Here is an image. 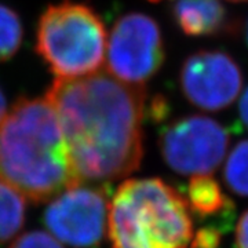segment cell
Returning a JSON list of instances; mask_svg holds the SVG:
<instances>
[{
	"mask_svg": "<svg viewBox=\"0 0 248 248\" xmlns=\"http://www.w3.org/2000/svg\"><path fill=\"white\" fill-rule=\"evenodd\" d=\"M25 222V199L0 182V244L16 237Z\"/></svg>",
	"mask_w": 248,
	"mask_h": 248,
	"instance_id": "obj_11",
	"label": "cell"
},
{
	"mask_svg": "<svg viewBox=\"0 0 248 248\" xmlns=\"http://www.w3.org/2000/svg\"><path fill=\"white\" fill-rule=\"evenodd\" d=\"M189 210L199 218H232L234 204L210 174L192 177L187 186Z\"/></svg>",
	"mask_w": 248,
	"mask_h": 248,
	"instance_id": "obj_10",
	"label": "cell"
},
{
	"mask_svg": "<svg viewBox=\"0 0 248 248\" xmlns=\"http://www.w3.org/2000/svg\"><path fill=\"white\" fill-rule=\"evenodd\" d=\"M9 248H63L53 234L42 231L28 232L13 241Z\"/></svg>",
	"mask_w": 248,
	"mask_h": 248,
	"instance_id": "obj_14",
	"label": "cell"
},
{
	"mask_svg": "<svg viewBox=\"0 0 248 248\" xmlns=\"http://www.w3.org/2000/svg\"><path fill=\"white\" fill-rule=\"evenodd\" d=\"M223 178L229 190L248 197V140L239 142L229 153L223 169Z\"/></svg>",
	"mask_w": 248,
	"mask_h": 248,
	"instance_id": "obj_12",
	"label": "cell"
},
{
	"mask_svg": "<svg viewBox=\"0 0 248 248\" xmlns=\"http://www.w3.org/2000/svg\"><path fill=\"white\" fill-rule=\"evenodd\" d=\"M239 115L241 122L246 124V127L248 128V87L244 90L243 95L240 98Z\"/></svg>",
	"mask_w": 248,
	"mask_h": 248,
	"instance_id": "obj_17",
	"label": "cell"
},
{
	"mask_svg": "<svg viewBox=\"0 0 248 248\" xmlns=\"http://www.w3.org/2000/svg\"><path fill=\"white\" fill-rule=\"evenodd\" d=\"M166 164L182 175L211 174L229 148V133L219 122L203 115L179 117L169 124L159 140Z\"/></svg>",
	"mask_w": 248,
	"mask_h": 248,
	"instance_id": "obj_6",
	"label": "cell"
},
{
	"mask_svg": "<svg viewBox=\"0 0 248 248\" xmlns=\"http://www.w3.org/2000/svg\"><path fill=\"white\" fill-rule=\"evenodd\" d=\"M22 24L18 14L0 4V62L10 60L22 43Z\"/></svg>",
	"mask_w": 248,
	"mask_h": 248,
	"instance_id": "obj_13",
	"label": "cell"
},
{
	"mask_svg": "<svg viewBox=\"0 0 248 248\" xmlns=\"http://www.w3.org/2000/svg\"><path fill=\"white\" fill-rule=\"evenodd\" d=\"M151 1H155V3H156V1H161V0H151Z\"/></svg>",
	"mask_w": 248,
	"mask_h": 248,
	"instance_id": "obj_21",
	"label": "cell"
},
{
	"mask_svg": "<svg viewBox=\"0 0 248 248\" xmlns=\"http://www.w3.org/2000/svg\"><path fill=\"white\" fill-rule=\"evenodd\" d=\"M7 110V105H6V98L3 95L1 90H0V117L4 115V112Z\"/></svg>",
	"mask_w": 248,
	"mask_h": 248,
	"instance_id": "obj_18",
	"label": "cell"
},
{
	"mask_svg": "<svg viewBox=\"0 0 248 248\" xmlns=\"http://www.w3.org/2000/svg\"><path fill=\"white\" fill-rule=\"evenodd\" d=\"M46 98L55 109L72 169L81 184L110 182L140 167L146 91L108 71L57 79Z\"/></svg>",
	"mask_w": 248,
	"mask_h": 248,
	"instance_id": "obj_1",
	"label": "cell"
},
{
	"mask_svg": "<svg viewBox=\"0 0 248 248\" xmlns=\"http://www.w3.org/2000/svg\"><path fill=\"white\" fill-rule=\"evenodd\" d=\"M171 13L187 36L229 35L236 31L234 19L221 0H172Z\"/></svg>",
	"mask_w": 248,
	"mask_h": 248,
	"instance_id": "obj_9",
	"label": "cell"
},
{
	"mask_svg": "<svg viewBox=\"0 0 248 248\" xmlns=\"http://www.w3.org/2000/svg\"><path fill=\"white\" fill-rule=\"evenodd\" d=\"M0 182L33 203L80 184L47 98H21L0 117Z\"/></svg>",
	"mask_w": 248,
	"mask_h": 248,
	"instance_id": "obj_2",
	"label": "cell"
},
{
	"mask_svg": "<svg viewBox=\"0 0 248 248\" xmlns=\"http://www.w3.org/2000/svg\"><path fill=\"white\" fill-rule=\"evenodd\" d=\"M223 232L225 229H222L217 223L203 226L193 233L189 246L190 248H219Z\"/></svg>",
	"mask_w": 248,
	"mask_h": 248,
	"instance_id": "obj_15",
	"label": "cell"
},
{
	"mask_svg": "<svg viewBox=\"0 0 248 248\" xmlns=\"http://www.w3.org/2000/svg\"><path fill=\"white\" fill-rule=\"evenodd\" d=\"M185 98L196 108L217 112L231 107L243 89V72L228 53L200 50L190 54L179 73Z\"/></svg>",
	"mask_w": 248,
	"mask_h": 248,
	"instance_id": "obj_8",
	"label": "cell"
},
{
	"mask_svg": "<svg viewBox=\"0 0 248 248\" xmlns=\"http://www.w3.org/2000/svg\"><path fill=\"white\" fill-rule=\"evenodd\" d=\"M108 35L94 10L75 1L47 7L36 32V50L58 79L101 71Z\"/></svg>",
	"mask_w": 248,
	"mask_h": 248,
	"instance_id": "obj_4",
	"label": "cell"
},
{
	"mask_svg": "<svg viewBox=\"0 0 248 248\" xmlns=\"http://www.w3.org/2000/svg\"><path fill=\"white\" fill-rule=\"evenodd\" d=\"M229 1H248V0H229Z\"/></svg>",
	"mask_w": 248,
	"mask_h": 248,
	"instance_id": "obj_20",
	"label": "cell"
},
{
	"mask_svg": "<svg viewBox=\"0 0 248 248\" xmlns=\"http://www.w3.org/2000/svg\"><path fill=\"white\" fill-rule=\"evenodd\" d=\"M108 215L105 189L79 184L51 199L45 222L58 241L75 248H93L99 246L105 236Z\"/></svg>",
	"mask_w": 248,
	"mask_h": 248,
	"instance_id": "obj_7",
	"label": "cell"
},
{
	"mask_svg": "<svg viewBox=\"0 0 248 248\" xmlns=\"http://www.w3.org/2000/svg\"><path fill=\"white\" fill-rule=\"evenodd\" d=\"M246 37H247V43H248V22H247V32H246Z\"/></svg>",
	"mask_w": 248,
	"mask_h": 248,
	"instance_id": "obj_19",
	"label": "cell"
},
{
	"mask_svg": "<svg viewBox=\"0 0 248 248\" xmlns=\"http://www.w3.org/2000/svg\"><path fill=\"white\" fill-rule=\"evenodd\" d=\"M112 248H187L193 222L184 196L160 178L127 179L109 203Z\"/></svg>",
	"mask_w": 248,
	"mask_h": 248,
	"instance_id": "obj_3",
	"label": "cell"
},
{
	"mask_svg": "<svg viewBox=\"0 0 248 248\" xmlns=\"http://www.w3.org/2000/svg\"><path fill=\"white\" fill-rule=\"evenodd\" d=\"M107 71L124 83L143 86L166 60L164 39L159 24L142 13L120 17L107 45Z\"/></svg>",
	"mask_w": 248,
	"mask_h": 248,
	"instance_id": "obj_5",
	"label": "cell"
},
{
	"mask_svg": "<svg viewBox=\"0 0 248 248\" xmlns=\"http://www.w3.org/2000/svg\"><path fill=\"white\" fill-rule=\"evenodd\" d=\"M234 243L237 248H248V210L240 217L236 225Z\"/></svg>",
	"mask_w": 248,
	"mask_h": 248,
	"instance_id": "obj_16",
	"label": "cell"
}]
</instances>
